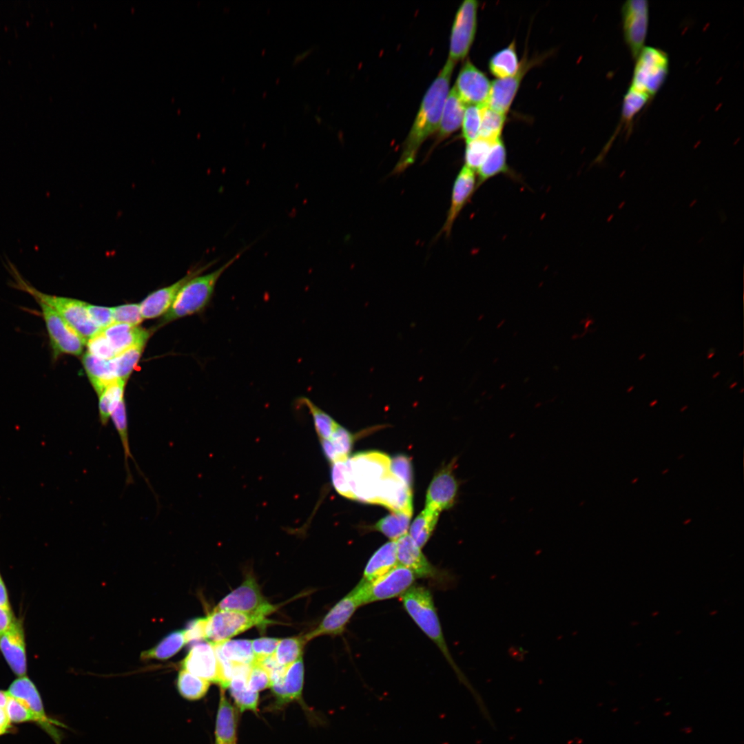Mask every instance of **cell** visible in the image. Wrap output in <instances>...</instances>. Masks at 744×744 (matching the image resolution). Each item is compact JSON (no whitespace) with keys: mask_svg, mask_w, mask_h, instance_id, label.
Instances as JSON below:
<instances>
[{"mask_svg":"<svg viewBox=\"0 0 744 744\" xmlns=\"http://www.w3.org/2000/svg\"><path fill=\"white\" fill-rule=\"evenodd\" d=\"M455 65V63L448 59L426 92L404 142L400 158L394 169L395 173L403 172L411 165L423 142L438 130Z\"/></svg>","mask_w":744,"mask_h":744,"instance_id":"6da1fadb","label":"cell"},{"mask_svg":"<svg viewBox=\"0 0 744 744\" xmlns=\"http://www.w3.org/2000/svg\"><path fill=\"white\" fill-rule=\"evenodd\" d=\"M401 601L406 613L419 628L437 646L452 666L459 680L468 688L477 704L482 703V699L459 670L450 654L431 592L424 586L414 585L401 596Z\"/></svg>","mask_w":744,"mask_h":744,"instance_id":"7a4b0ae2","label":"cell"},{"mask_svg":"<svg viewBox=\"0 0 744 744\" xmlns=\"http://www.w3.org/2000/svg\"><path fill=\"white\" fill-rule=\"evenodd\" d=\"M239 252L216 270L190 278L180 289L173 304L163 316L161 325L203 311L209 304L218 280L241 256Z\"/></svg>","mask_w":744,"mask_h":744,"instance_id":"3957f363","label":"cell"},{"mask_svg":"<svg viewBox=\"0 0 744 744\" xmlns=\"http://www.w3.org/2000/svg\"><path fill=\"white\" fill-rule=\"evenodd\" d=\"M391 459L378 451L362 452L348 459L353 499L375 504L383 479L391 473Z\"/></svg>","mask_w":744,"mask_h":744,"instance_id":"277c9868","label":"cell"},{"mask_svg":"<svg viewBox=\"0 0 744 744\" xmlns=\"http://www.w3.org/2000/svg\"><path fill=\"white\" fill-rule=\"evenodd\" d=\"M415 573L397 564L390 571L370 582L360 581L352 589L360 606L402 596L417 579Z\"/></svg>","mask_w":744,"mask_h":744,"instance_id":"5b68a950","label":"cell"},{"mask_svg":"<svg viewBox=\"0 0 744 744\" xmlns=\"http://www.w3.org/2000/svg\"><path fill=\"white\" fill-rule=\"evenodd\" d=\"M636 59L630 87L651 97L665 82L669 72L668 55L657 48L645 46Z\"/></svg>","mask_w":744,"mask_h":744,"instance_id":"8992f818","label":"cell"},{"mask_svg":"<svg viewBox=\"0 0 744 744\" xmlns=\"http://www.w3.org/2000/svg\"><path fill=\"white\" fill-rule=\"evenodd\" d=\"M271 621L266 617L229 610L214 609L206 617L205 639L218 643L254 626L265 628Z\"/></svg>","mask_w":744,"mask_h":744,"instance_id":"52a82bcc","label":"cell"},{"mask_svg":"<svg viewBox=\"0 0 744 744\" xmlns=\"http://www.w3.org/2000/svg\"><path fill=\"white\" fill-rule=\"evenodd\" d=\"M41 308L53 358L61 355L80 356L86 340L52 307L45 302L36 300Z\"/></svg>","mask_w":744,"mask_h":744,"instance_id":"ba28073f","label":"cell"},{"mask_svg":"<svg viewBox=\"0 0 744 744\" xmlns=\"http://www.w3.org/2000/svg\"><path fill=\"white\" fill-rule=\"evenodd\" d=\"M479 5L476 0H465L457 10L451 28L448 59L455 63L468 55L473 43Z\"/></svg>","mask_w":744,"mask_h":744,"instance_id":"9c48e42d","label":"cell"},{"mask_svg":"<svg viewBox=\"0 0 744 744\" xmlns=\"http://www.w3.org/2000/svg\"><path fill=\"white\" fill-rule=\"evenodd\" d=\"M214 609L267 617L276 608L262 595L255 578L247 575L242 584L225 597Z\"/></svg>","mask_w":744,"mask_h":744,"instance_id":"30bf717a","label":"cell"},{"mask_svg":"<svg viewBox=\"0 0 744 744\" xmlns=\"http://www.w3.org/2000/svg\"><path fill=\"white\" fill-rule=\"evenodd\" d=\"M7 692L23 701L35 717L37 723L54 741L61 744L62 723L49 717L44 710L42 699L34 683L26 676H18L10 685Z\"/></svg>","mask_w":744,"mask_h":744,"instance_id":"8fae6325","label":"cell"},{"mask_svg":"<svg viewBox=\"0 0 744 744\" xmlns=\"http://www.w3.org/2000/svg\"><path fill=\"white\" fill-rule=\"evenodd\" d=\"M623 34L632 56L636 59L645 47L648 25L649 4L646 0L626 1L621 8Z\"/></svg>","mask_w":744,"mask_h":744,"instance_id":"7c38bea8","label":"cell"},{"mask_svg":"<svg viewBox=\"0 0 744 744\" xmlns=\"http://www.w3.org/2000/svg\"><path fill=\"white\" fill-rule=\"evenodd\" d=\"M181 668L209 683L219 684L222 689L227 688L221 664L211 642L194 645L182 660Z\"/></svg>","mask_w":744,"mask_h":744,"instance_id":"4fadbf2b","label":"cell"},{"mask_svg":"<svg viewBox=\"0 0 744 744\" xmlns=\"http://www.w3.org/2000/svg\"><path fill=\"white\" fill-rule=\"evenodd\" d=\"M453 87L465 105L483 106L488 103L491 82L468 59L461 68Z\"/></svg>","mask_w":744,"mask_h":744,"instance_id":"5bb4252c","label":"cell"},{"mask_svg":"<svg viewBox=\"0 0 744 744\" xmlns=\"http://www.w3.org/2000/svg\"><path fill=\"white\" fill-rule=\"evenodd\" d=\"M0 652L12 672L18 676L27 672V653L23 619L16 618L0 638Z\"/></svg>","mask_w":744,"mask_h":744,"instance_id":"9a60e30c","label":"cell"},{"mask_svg":"<svg viewBox=\"0 0 744 744\" xmlns=\"http://www.w3.org/2000/svg\"><path fill=\"white\" fill-rule=\"evenodd\" d=\"M359 607L360 604L351 590L331 608L316 629L304 635L306 641L322 635L342 634Z\"/></svg>","mask_w":744,"mask_h":744,"instance_id":"2e32d148","label":"cell"},{"mask_svg":"<svg viewBox=\"0 0 744 744\" xmlns=\"http://www.w3.org/2000/svg\"><path fill=\"white\" fill-rule=\"evenodd\" d=\"M455 459L433 478L426 495V508L441 512L451 508L457 499L458 482L453 473Z\"/></svg>","mask_w":744,"mask_h":744,"instance_id":"e0dca14e","label":"cell"},{"mask_svg":"<svg viewBox=\"0 0 744 744\" xmlns=\"http://www.w3.org/2000/svg\"><path fill=\"white\" fill-rule=\"evenodd\" d=\"M536 61V59H528L526 54H525L515 74L493 81L487 105L496 111L506 114L524 76L530 68L535 64Z\"/></svg>","mask_w":744,"mask_h":744,"instance_id":"ac0fdd59","label":"cell"},{"mask_svg":"<svg viewBox=\"0 0 744 744\" xmlns=\"http://www.w3.org/2000/svg\"><path fill=\"white\" fill-rule=\"evenodd\" d=\"M211 265V264H207L193 269L174 283L149 293L140 303L141 312L143 319H152L164 316L173 304L183 286L190 278L201 274Z\"/></svg>","mask_w":744,"mask_h":744,"instance_id":"d6986e66","label":"cell"},{"mask_svg":"<svg viewBox=\"0 0 744 744\" xmlns=\"http://www.w3.org/2000/svg\"><path fill=\"white\" fill-rule=\"evenodd\" d=\"M398 564L412 570L417 578L437 579L440 572L421 551L409 534L396 541Z\"/></svg>","mask_w":744,"mask_h":744,"instance_id":"ffe728a7","label":"cell"},{"mask_svg":"<svg viewBox=\"0 0 744 744\" xmlns=\"http://www.w3.org/2000/svg\"><path fill=\"white\" fill-rule=\"evenodd\" d=\"M477 188V180L475 172L464 165L454 181L450 207L442 230L446 236L451 234L455 220Z\"/></svg>","mask_w":744,"mask_h":744,"instance_id":"44dd1931","label":"cell"},{"mask_svg":"<svg viewBox=\"0 0 744 744\" xmlns=\"http://www.w3.org/2000/svg\"><path fill=\"white\" fill-rule=\"evenodd\" d=\"M375 504L392 512L413 514V490L391 473L380 484Z\"/></svg>","mask_w":744,"mask_h":744,"instance_id":"7402d4cb","label":"cell"},{"mask_svg":"<svg viewBox=\"0 0 744 744\" xmlns=\"http://www.w3.org/2000/svg\"><path fill=\"white\" fill-rule=\"evenodd\" d=\"M304 682L302 657L286 668L285 672L271 681L270 688L277 701L285 704L302 696Z\"/></svg>","mask_w":744,"mask_h":744,"instance_id":"603a6c76","label":"cell"},{"mask_svg":"<svg viewBox=\"0 0 744 744\" xmlns=\"http://www.w3.org/2000/svg\"><path fill=\"white\" fill-rule=\"evenodd\" d=\"M116 355L140 343L147 342L149 331L138 326L114 322L101 330Z\"/></svg>","mask_w":744,"mask_h":744,"instance_id":"cb8c5ba5","label":"cell"},{"mask_svg":"<svg viewBox=\"0 0 744 744\" xmlns=\"http://www.w3.org/2000/svg\"><path fill=\"white\" fill-rule=\"evenodd\" d=\"M251 665H236L228 686L231 697L241 712H255L258 704V692L251 690L247 683Z\"/></svg>","mask_w":744,"mask_h":744,"instance_id":"d4e9b609","label":"cell"},{"mask_svg":"<svg viewBox=\"0 0 744 744\" xmlns=\"http://www.w3.org/2000/svg\"><path fill=\"white\" fill-rule=\"evenodd\" d=\"M398 564L396 541H390L376 550L367 561L360 580L370 582L382 576Z\"/></svg>","mask_w":744,"mask_h":744,"instance_id":"484cf974","label":"cell"},{"mask_svg":"<svg viewBox=\"0 0 744 744\" xmlns=\"http://www.w3.org/2000/svg\"><path fill=\"white\" fill-rule=\"evenodd\" d=\"M82 363L87 378L97 395L107 386L118 380L112 360L98 358L86 351L83 355Z\"/></svg>","mask_w":744,"mask_h":744,"instance_id":"4316f807","label":"cell"},{"mask_svg":"<svg viewBox=\"0 0 744 744\" xmlns=\"http://www.w3.org/2000/svg\"><path fill=\"white\" fill-rule=\"evenodd\" d=\"M476 172L477 187L490 178L501 174L514 176L507 163L506 149L502 138L494 143L485 160Z\"/></svg>","mask_w":744,"mask_h":744,"instance_id":"83f0119b","label":"cell"},{"mask_svg":"<svg viewBox=\"0 0 744 744\" xmlns=\"http://www.w3.org/2000/svg\"><path fill=\"white\" fill-rule=\"evenodd\" d=\"M236 711L222 690L216 721L215 744H236Z\"/></svg>","mask_w":744,"mask_h":744,"instance_id":"f1b7e54d","label":"cell"},{"mask_svg":"<svg viewBox=\"0 0 744 744\" xmlns=\"http://www.w3.org/2000/svg\"><path fill=\"white\" fill-rule=\"evenodd\" d=\"M251 641L228 639L214 645L219 661L232 665H251L255 662Z\"/></svg>","mask_w":744,"mask_h":744,"instance_id":"f546056e","label":"cell"},{"mask_svg":"<svg viewBox=\"0 0 744 744\" xmlns=\"http://www.w3.org/2000/svg\"><path fill=\"white\" fill-rule=\"evenodd\" d=\"M466 105L454 87L449 90L443 107L437 139L442 141L457 130L462 123Z\"/></svg>","mask_w":744,"mask_h":744,"instance_id":"4dcf8cb0","label":"cell"},{"mask_svg":"<svg viewBox=\"0 0 744 744\" xmlns=\"http://www.w3.org/2000/svg\"><path fill=\"white\" fill-rule=\"evenodd\" d=\"M519 65L515 41L495 53L488 61V69L490 73L497 79H504L515 74Z\"/></svg>","mask_w":744,"mask_h":744,"instance_id":"1f68e13d","label":"cell"},{"mask_svg":"<svg viewBox=\"0 0 744 744\" xmlns=\"http://www.w3.org/2000/svg\"><path fill=\"white\" fill-rule=\"evenodd\" d=\"M125 384L126 382L118 379L98 395L99 420L103 426L107 424L111 413L124 398Z\"/></svg>","mask_w":744,"mask_h":744,"instance_id":"d6a6232c","label":"cell"},{"mask_svg":"<svg viewBox=\"0 0 744 744\" xmlns=\"http://www.w3.org/2000/svg\"><path fill=\"white\" fill-rule=\"evenodd\" d=\"M439 515L440 512L425 508L412 523L409 535L420 548L427 543L431 537L437 524Z\"/></svg>","mask_w":744,"mask_h":744,"instance_id":"836d02e7","label":"cell"},{"mask_svg":"<svg viewBox=\"0 0 744 744\" xmlns=\"http://www.w3.org/2000/svg\"><path fill=\"white\" fill-rule=\"evenodd\" d=\"M187 643L184 630H176L164 637L156 645L141 654L143 659H167Z\"/></svg>","mask_w":744,"mask_h":744,"instance_id":"e575fe53","label":"cell"},{"mask_svg":"<svg viewBox=\"0 0 744 744\" xmlns=\"http://www.w3.org/2000/svg\"><path fill=\"white\" fill-rule=\"evenodd\" d=\"M412 514L403 512L392 513L380 519L373 526L374 530L380 532L391 541H396L407 534Z\"/></svg>","mask_w":744,"mask_h":744,"instance_id":"d590c367","label":"cell"},{"mask_svg":"<svg viewBox=\"0 0 744 744\" xmlns=\"http://www.w3.org/2000/svg\"><path fill=\"white\" fill-rule=\"evenodd\" d=\"M209 685V681L183 669L177 676V690L183 698L189 701H196L204 697Z\"/></svg>","mask_w":744,"mask_h":744,"instance_id":"8d00e7d4","label":"cell"},{"mask_svg":"<svg viewBox=\"0 0 744 744\" xmlns=\"http://www.w3.org/2000/svg\"><path fill=\"white\" fill-rule=\"evenodd\" d=\"M506 119V114L496 111L487 105L482 106L479 136L492 141L502 138Z\"/></svg>","mask_w":744,"mask_h":744,"instance_id":"74e56055","label":"cell"},{"mask_svg":"<svg viewBox=\"0 0 744 744\" xmlns=\"http://www.w3.org/2000/svg\"><path fill=\"white\" fill-rule=\"evenodd\" d=\"M146 342L136 344L112 358V362L116 378L127 382L134 369L138 364L144 351Z\"/></svg>","mask_w":744,"mask_h":744,"instance_id":"f35d334b","label":"cell"},{"mask_svg":"<svg viewBox=\"0 0 744 744\" xmlns=\"http://www.w3.org/2000/svg\"><path fill=\"white\" fill-rule=\"evenodd\" d=\"M110 418L118 434L122 444L124 453L125 464L127 474V481L132 480V477L128 466V460L129 459H132L134 461V459L131 453L130 448L127 417L126 405L124 398L120 401L117 406L111 413Z\"/></svg>","mask_w":744,"mask_h":744,"instance_id":"ab89813d","label":"cell"},{"mask_svg":"<svg viewBox=\"0 0 744 744\" xmlns=\"http://www.w3.org/2000/svg\"><path fill=\"white\" fill-rule=\"evenodd\" d=\"M307 642L304 635L280 640L273 654L276 662L284 667L291 665L302 657L303 648Z\"/></svg>","mask_w":744,"mask_h":744,"instance_id":"60d3db41","label":"cell"},{"mask_svg":"<svg viewBox=\"0 0 744 744\" xmlns=\"http://www.w3.org/2000/svg\"><path fill=\"white\" fill-rule=\"evenodd\" d=\"M300 402L309 411L313 418L314 427L320 440H328L339 424L328 413L315 404L310 399L302 397Z\"/></svg>","mask_w":744,"mask_h":744,"instance_id":"b9f144b4","label":"cell"},{"mask_svg":"<svg viewBox=\"0 0 744 744\" xmlns=\"http://www.w3.org/2000/svg\"><path fill=\"white\" fill-rule=\"evenodd\" d=\"M496 141H492L479 136L466 143L464 154V166L474 172L477 171Z\"/></svg>","mask_w":744,"mask_h":744,"instance_id":"7bdbcfd3","label":"cell"},{"mask_svg":"<svg viewBox=\"0 0 744 744\" xmlns=\"http://www.w3.org/2000/svg\"><path fill=\"white\" fill-rule=\"evenodd\" d=\"M650 96L648 94L629 87L626 93L622 104L621 120L624 123L631 122L645 105Z\"/></svg>","mask_w":744,"mask_h":744,"instance_id":"ee69618b","label":"cell"},{"mask_svg":"<svg viewBox=\"0 0 744 744\" xmlns=\"http://www.w3.org/2000/svg\"><path fill=\"white\" fill-rule=\"evenodd\" d=\"M482 106L466 105L462 119V136L466 143L470 142L479 136L481 125Z\"/></svg>","mask_w":744,"mask_h":744,"instance_id":"f6af8a7d","label":"cell"},{"mask_svg":"<svg viewBox=\"0 0 744 744\" xmlns=\"http://www.w3.org/2000/svg\"><path fill=\"white\" fill-rule=\"evenodd\" d=\"M328 441L335 454L336 462L349 459V455L353 446V437L348 430L339 424Z\"/></svg>","mask_w":744,"mask_h":744,"instance_id":"bcb514c9","label":"cell"},{"mask_svg":"<svg viewBox=\"0 0 744 744\" xmlns=\"http://www.w3.org/2000/svg\"><path fill=\"white\" fill-rule=\"evenodd\" d=\"M347 460L332 464L331 481L333 487L340 495L353 499Z\"/></svg>","mask_w":744,"mask_h":744,"instance_id":"7dc6e473","label":"cell"},{"mask_svg":"<svg viewBox=\"0 0 744 744\" xmlns=\"http://www.w3.org/2000/svg\"><path fill=\"white\" fill-rule=\"evenodd\" d=\"M114 322L138 326L143 321L140 304L130 303L112 307Z\"/></svg>","mask_w":744,"mask_h":744,"instance_id":"c3c4849f","label":"cell"},{"mask_svg":"<svg viewBox=\"0 0 744 744\" xmlns=\"http://www.w3.org/2000/svg\"><path fill=\"white\" fill-rule=\"evenodd\" d=\"M390 471L409 488L413 486V468L411 459L404 455H398L390 461Z\"/></svg>","mask_w":744,"mask_h":744,"instance_id":"681fc988","label":"cell"},{"mask_svg":"<svg viewBox=\"0 0 744 744\" xmlns=\"http://www.w3.org/2000/svg\"><path fill=\"white\" fill-rule=\"evenodd\" d=\"M6 706V710L11 723L34 722L36 719L26 704L21 700L10 696Z\"/></svg>","mask_w":744,"mask_h":744,"instance_id":"f907efd6","label":"cell"},{"mask_svg":"<svg viewBox=\"0 0 744 744\" xmlns=\"http://www.w3.org/2000/svg\"><path fill=\"white\" fill-rule=\"evenodd\" d=\"M86 346L87 351L98 358L112 360L116 356V353L101 331L88 339Z\"/></svg>","mask_w":744,"mask_h":744,"instance_id":"816d5d0a","label":"cell"},{"mask_svg":"<svg viewBox=\"0 0 744 744\" xmlns=\"http://www.w3.org/2000/svg\"><path fill=\"white\" fill-rule=\"evenodd\" d=\"M247 683L251 690L257 692L270 688L269 673L260 663H254L250 667Z\"/></svg>","mask_w":744,"mask_h":744,"instance_id":"f5cc1de1","label":"cell"},{"mask_svg":"<svg viewBox=\"0 0 744 744\" xmlns=\"http://www.w3.org/2000/svg\"><path fill=\"white\" fill-rule=\"evenodd\" d=\"M280 639L271 637H261L251 641L252 650L255 662L273 655Z\"/></svg>","mask_w":744,"mask_h":744,"instance_id":"db71d44e","label":"cell"},{"mask_svg":"<svg viewBox=\"0 0 744 744\" xmlns=\"http://www.w3.org/2000/svg\"><path fill=\"white\" fill-rule=\"evenodd\" d=\"M86 308L92 322L101 330L114 322L112 307L97 306L87 302Z\"/></svg>","mask_w":744,"mask_h":744,"instance_id":"11a10c76","label":"cell"},{"mask_svg":"<svg viewBox=\"0 0 744 744\" xmlns=\"http://www.w3.org/2000/svg\"><path fill=\"white\" fill-rule=\"evenodd\" d=\"M205 618L192 620L184 630L186 643L205 639Z\"/></svg>","mask_w":744,"mask_h":744,"instance_id":"9f6ffc18","label":"cell"},{"mask_svg":"<svg viewBox=\"0 0 744 744\" xmlns=\"http://www.w3.org/2000/svg\"><path fill=\"white\" fill-rule=\"evenodd\" d=\"M12 610L0 607V638L15 620Z\"/></svg>","mask_w":744,"mask_h":744,"instance_id":"6f0895ef","label":"cell"},{"mask_svg":"<svg viewBox=\"0 0 744 744\" xmlns=\"http://www.w3.org/2000/svg\"><path fill=\"white\" fill-rule=\"evenodd\" d=\"M1 519V515H0ZM0 607L8 610H12L8 590L3 577L0 572Z\"/></svg>","mask_w":744,"mask_h":744,"instance_id":"680465c9","label":"cell"},{"mask_svg":"<svg viewBox=\"0 0 744 744\" xmlns=\"http://www.w3.org/2000/svg\"><path fill=\"white\" fill-rule=\"evenodd\" d=\"M8 697L7 691L0 690V707L6 708Z\"/></svg>","mask_w":744,"mask_h":744,"instance_id":"91938a15","label":"cell"},{"mask_svg":"<svg viewBox=\"0 0 744 744\" xmlns=\"http://www.w3.org/2000/svg\"><path fill=\"white\" fill-rule=\"evenodd\" d=\"M657 400H654V401H653V402H652V403H650V406H654V405L655 404H657Z\"/></svg>","mask_w":744,"mask_h":744,"instance_id":"94428289","label":"cell"},{"mask_svg":"<svg viewBox=\"0 0 744 744\" xmlns=\"http://www.w3.org/2000/svg\"><path fill=\"white\" fill-rule=\"evenodd\" d=\"M736 384H737V382H734V384H732V385H731V386H730V389H732V388H734V386H736Z\"/></svg>","mask_w":744,"mask_h":744,"instance_id":"6125c7cd","label":"cell"},{"mask_svg":"<svg viewBox=\"0 0 744 744\" xmlns=\"http://www.w3.org/2000/svg\"><path fill=\"white\" fill-rule=\"evenodd\" d=\"M719 372H717L716 373H715V374H714V375L712 376V378H716V376H718V375H719Z\"/></svg>","mask_w":744,"mask_h":744,"instance_id":"be15d7a7","label":"cell"},{"mask_svg":"<svg viewBox=\"0 0 744 744\" xmlns=\"http://www.w3.org/2000/svg\"><path fill=\"white\" fill-rule=\"evenodd\" d=\"M633 388L634 386H632L629 389L627 390V392H630Z\"/></svg>","mask_w":744,"mask_h":744,"instance_id":"e7e4bbea","label":"cell"},{"mask_svg":"<svg viewBox=\"0 0 744 744\" xmlns=\"http://www.w3.org/2000/svg\"><path fill=\"white\" fill-rule=\"evenodd\" d=\"M644 356H645V354H643V355H642L641 357H640V358H639V359H640V360H641V359H642V358H643V357H644Z\"/></svg>","mask_w":744,"mask_h":744,"instance_id":"03108f58","label":"cell"}]
</instances>
